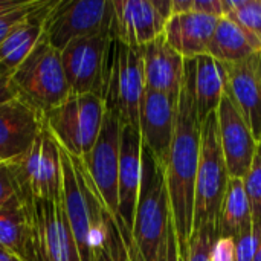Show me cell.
<instances>
[{"label": "cell", "instance_id": "6da1fadb", "mask_svg": "<svg viewBox=\"0 0 261 261\" xmlns=\"http://www.w3.org/2000/svg\"><path fill=\"white\" fill-rule=\"evenodd\" d=\"M200 141L202 122L197 115L191 78L185 70L176 115L174 136L165 164L171 217L176 226L182 257L188 252V242L193 234L194 193L200 161Z\"/></svg>", "mask_w": 261, "mask_h": 261}, {"label": "cell", "instance_id": "7a4b0ae2", "mask_svg": "<svg viewBox=\"0 0 261 261\" xmlns=\"http://www.w3.org/2000/svg\"><path fill=\"white\" fill-rule=\"evenodd\" d=\"M61 200L81 261H99L109 246L121 236L118 220L104 206L84 164L61 148Z\"/></svg>", "mask_w": 261, "mask_h": 261}, {"label": "cell", "instance_id": "3957f363", "mask_svg": "<svg viewBox=\"0 0 261 261\" xmlns=\"http://www.w3.org/2000/svg\"><path fill=\"white\" fill-rule=\"evenodd\" d=\"M171 219L165 167L142 144V176L132 231L144 261H156Z\"/></svg>", "mask_w": 261, "mask_h": 261}, {"label": "cell", "instance_id": "277c9868", "mask_svg": "<svg viewBox=\"0 0 261 261\" xmlns=\"http://www.w3.org/2000/svg\"><path fill=\"white\" fill-rule=\"evenodd\" d=\"M11 81L17 96L41 115L57 109L70 95L61 54L44 38L11 75Z\"/></svg>", "mask_w": 261, "mask_h": 261}, {"label": "cell", "instance_id": "5b68a950", "mask_svg": "<svg viewBox=\"0 0 261 261\" xmlns=\"http://www.w3.org/2000/svg\"><path fill=\"white\" fill-rule=\"evenodd\" d=\"M15 196L21 200H57L63 191V164L60 144L46 122L34 144L20 158L8 162Z\"/></svg>", "mask_w": 261, "mask_h": 261}, {"label": "cell", "instance_id": "8992f818", "mask_svg": "<svg viewBox=\"0 0 261 261\" xmlns=\"http://www.w3.org/2000/svg\"><path fill=\"white\" fill-rule=\"evenodd\" d=\"M104 116L106 101L101 95H69L63 104L44 115V122L61 148L83 159L96 144Z\"/></svg>", "mask_w": 261, "mask_h": 261}, {"label": "cell", "instance_id": "52a82bcc", "mask_svg": "<svg viewBox=\"0 0 261 261\" xmlns=\"http://www.w3.org/2000/svg\"><path fill=\"white\" fill-rule=\"evenodd\" d=\"M228 180L229 173L220 144L217 112H214L202 122L200 161L194 193L193 232L210 223L217 226Z\"/></svg>", "mask_w": 261, "mask_h": 261}, {"label": "cell", "instance_id": "ba28073f", "mask_svg": "<svg viewBox=\"0 0 261 261\" xmlns=\"http://www.w3.org/2000/svg\"><path fill=\"white\" fill-rule=\"evenodd\" d=\"M109 70L104 87L106 110L113 112L122 125L138 128L139 106L145 90L144 58L139 47L112 41Z\"/></svg>", "mask_w": 261, "mask_h": 261}, {"label": "cell", "instance_id": "9c48e42d", "mask_svg": "<svg viewBox=\"0 0 261 261\" xmlns=\"http://www.w3.org/2000/svg\"><path fill=\"white\" fill-rule=\"evenodd\" d=\"M113 0H52L44 20V40L58 52L83 37L112 34Z\"/></svg>", "mask_w": 261, "mask_h": 261}, {"label": "cell", "instance_id": "30bf717a", "mask_svg": "<svg viewBox=\"0 0 261 261\" xmlns=\"http://www.w3.org/2000/svg\"><path fill=\"white\" fill-rule=\"evenodd\" d=\"M21 202L29 220L28 261H81L61 199Z\"/></svg>", "mask_w": 261, "mask_h": 261}, {"label": "cell", "instance_id": "8fae6325", "mask_svg": "<svg viewBox=\"0 0 261 261\" xmlns=\"http://www.w3.org/2000/svg\"><path fill=\"white\" fill-rule=\"evenodd\" d=\"M112 41L110 32L83 37L70 41L60 52L70 95H104Z\"/></svg>", "mask_w": 261, "mask_h": 261}, {"label": "cell", "instance_id": "7c38bea8", "mask_svg": "<svg viewBox=\"0 0 261 261\" xmlns=\"http://www.w3.org/2000/svg\"><path fill=\"white\" fill-rule=\"evenodd\" d=\"M121 130L122 122L119 121V118L113 112L106 110L98 141L90 150V153L81 159L104 206L116 220Z\"/></svg>", "mask_w": 261, "mask_h": 261}, {"label": "cell", "instance_id": "4fadbf2b", "mask_svg": "<svg viewBox=\"0 0 261 261\" xmlns=\"http://www.w3.org/2000/svg\"><path fill=\"white\" fill-rule=\"evenodd\" d=\"M179 96L145 87L139 106L138 128L142 144L150 148V151L161 164H164V167L167 164L174 136Z\"/></svg>", "mask_w": 261, "mask_h": 261}, {"label": "cell", "instance_id": "5bb4252c", "mask_svg": "<svg viewBox=\"0 0 261 261\" xmlns=\"http://www.w3.org/2000/svg\"><path fill=\"white\" fill-rule=\"evenodd\" d=\"M217 121L220 144L229 177L243 179L252 165L258 142L255 141L242 113L226 95H223L217 109Z\"/></svg>", "mask_w": 261, "mask_h": 261}, {"label": "cell", "instance_id": "9a60e30c", "mask_svg": "<svg viewBox=\"0 0 261 261\" xmlns=\"http://www.w3.org/2000/svg\"><path fill=\"white\" fill-rule=\"evenodd\" d=\"M225 95L248 122L255 141L261 144V50L249 58L225 64Z\"/></svg>", "mask_w": 261, "mask_h": 261}, {"label": "cell", "instance_id": "2e32d148", "mask_svg": "<svg viewBox=\"0 0 261 261\" xmlns=\"http://www.w3.org/2000/svg\"><path fill=\"white\" fill-rule=\"evenodd\" d=\"M112 37L130 47L145 46L165 32L167 18L153 0H113Z\"/></svg>", "mask_w": 261, "mask_h": 261}, {"label": "cell", "instance_id": "e0dca14e", "mask_svg": "<svg viewBox=\"0 0 261 261\" xmlns=\"http://www.w3.org/2000/svg\"><path fill=\"white\" fill-rule=\"evenodd\" d=\"M142 176V138L139 128L122 125L118 174V223L132 234Z\"/></svg>", "mask_w": 261, "mask_h": 261}, {"label": "cell", "instance_id": "ac0fdd59", "mask_svg": "<svg viewBox=\"0 0 261 261\" xmlns=\"http://www.w3.org/2000/svg\"><path fill=\"white\" fill-rule=\"evenodd\" d=\"M44 127V115L21 98L0 106V162L24 154Z\"/></svg>", "mask_w": 261, "mask_h": 261}, {"label": "cell", "instance_id": "d6986e66", "mask_svg": "<svg viewBox=\"0 0 261 261\" xmlns=\"http://www.w3.org/2000/svg\"><path fill=\"white\" fill-rule=\"evenodd\" d=\"M139 49L144 58L145 87L179 96L185 75V58L167 43L164 35Z\"/></svg>", "mask_w": 261, "mask_h": 261}, {"label": "cell", "instance_id": "ffe728a7", "mask_svg": "<svg viewBox=\"0 0 261 261\" xmlns=\"http://www.w3.org/2000/svg\"><path fill=\"white\" fill-rule=\"evenodd\" d=\"M219 17L185 12L171 15L167 21L164 37L167 43L185 60L206 55L217 26Z\"/></svg>", "mask_w": 261, "mask_h": 261}, {"label": "cell", "instance_id": "44dd1931", "mask_svg": "<svg viewBox=\"0 0 261 261\" xmlns=\"http://www.w3.org/2000/svg\"><path fill=\"white\" fill-rule=\"evenodd\" d=\"M185 70L191 78L199 119L200 122H203L211 113L217 112L225 95V63L206 54L185 60Z\"/></svg>", "mask_w": 261, "mask_h": 261}, {"label": "cell", "instance_id": "7402d4cb", "mask_svg": "<svg viewBox=\"0 0 261 261\" xmlns=\"http://www.w3.org/2000/svg\"><path fill=\"white\" fill-rule=\"evenodd\" d=\"M50 2L44 0L0 43V72L11 76L44 38V20Z\"/></svg>", "mask_w": 261, "mask_h": 261}, {"label": "cell", "instance_id": "603a6c76", "mask_svg": "<svg viewBox=\"0 0 261 261\" xmlns=\"http://www.w3.org/2000/svg\"><path fill=\"white\" fill-rule=\"evenodd\" d=\"M258 50H261V41L257 37L228 17L219 18L208 50L211 57L229 64L243 61Z\"/></svg>", "mask_w": 261, "mask_h": 261}, {"label": "cell", "instance_id": "cb8c5ba5", "mask_svg": "<svg viewBox=\"0 0 261 261\" xmlns=\"http://www.w3.org/2000/svg\"><path fill=\"white\" fill-rule=\"evenodd\" d=\"M252 226H254L252 211H251L243 179L229 177L225 197L222 202L217 226H216L217 234L219 237L236 239Z\"/></svg>", "mask_w": 261, "mask_h": 261}, {"label": "cell", "instance_id": "d4e9b609", "mask_svg": "<svg viewBox=\"0 0 261 261\" xmlns=\"http://www.w3.org/2000/svg\"><path fill=\"white\" fill-rule=\"evenodd\" d=\"M0 249L29 260V220L23 202L14 196L0 206Z\"/></svg>", "mask_w": 261, "mask_h": 261}, {"label": "cell", "instance_id": "484cf974", "mask_svg": "<svg viewBox=\"0 0 261 261\" xmlns=\"http://www.w3.org/2000/svg\"><path fill=\"white\" fill-rule=\"evenodd\" d=\"M223 17L231 18L261 41V0H222Z\"/></svg>", "mask_w": 261, "mask_h": 261}, {"label": "cell", "instance_id": "4316f807", "mask_svg": "<svg viewBox=\"0 0 261 261\" xmlns=\"http://www.w3.org/2000/svg\"><path fill=\"white\" fill-rule=\"evenodd\" d=\"M217 237H219L217 228L213 223L205 225L200 229L194 231L188 242V252L185 255V260L213 261L211 251H213V246H214V242L217 240Z\"/></svg>", "mask_w": 261, "mask_h": 261}, {"label": "cell", "instance_id": "83f0119b", "mask_svg": "<svg viewBox=\"0 0 261 261\" xmlns=\"http://www.w3.org/2000/svg\"><path fill=\"white\" fill-rule=\"evenodd\" d=\"M245 190L249 199L252 220L257 223L261 222V144H258L257 153L254 156L252 165L248 174L243 177Z\"/></svg>", "mask_w": 261, "mask_h": 261}, {"label": "cell", "instance_id": "f1b7e54d", "mask_svg": "<svg viewBox=\"0 0 261 261\" xmlns=\"http://www.w3.org/2000/svg\"><path fill=\"white\" fill-rule=\"evenodd\" d=\"M43 2L44 0H28L21 6H17L11 11L0 14V43Z\"/></svg>", "mask_w": 261, "mask_h": 261}, {"label": "cell", "instance_id": "f546056e", "mask_svg": "<svg viewBox=\"0 0 261 261\" xmlns=\"http://www.w3.org/2000/svg\"><path fill=\"white\" fill-rule=\"evenodd\" d=\"M236 240V257L237 261H254L258 246V232L255 225L242 232Z\"/></svg>", "mask_w": 261, "mask_h": 261}, {"label": "cell", "instance_id": "4dcf8cb0", "mask_svg": "<svg viewBox=\"0 0 261 261\" xmlns=\"http://www.w3.org/2000/svg\"><path fill=\"white\" fill-rule=\"evenodd\" d=\"M156 261H180V251H179V240L176 234V226L173 217L170 219L167 236L159 246Z\"/></svg>", "mask_w": 261, "mask_h": 261}, {"label": "cell", "instance_id": "1f68e13d", "mask_svg": "<svg viewBox=\"0 0 261 261\" xmlns=\"http://www.w3.org/2000/svg\"><path fill=\"white\" fill-rule=\"evenodd\" d=\"M213 261H237L236 240L232 237H217L211 251Z\"/></svg>", "mask_w": 261, "mask_h": 261}, {"label": "cell", "instance_id": "d6a6232c", "mask_svg": "<svg viewBox=\"0 0 261 261\" xmlns=\"http://www.w3.org/2000/svg\"><path fill=\"white\" fill-rule=\"evenodd\" d=\"M15 196V184L8 162H0V206Z\"/></svg>", "mask_w": 261, "mask_h": 261}, {"label": "cell", "instance_id": "836d02e7", "mask_svg": "<svg viewBox=\"0 0 261 261\" xmlns=\"http://www.w3.org/2000/svg\"><path fill=\"white\" fill-rule=\"evenodd\" d=\"M188 12L206 14L213 17H223L222 0H188Z\"/></svg>", "mask_w": 261, "mask_h": 261}, {"label": "cell", "instance_id": "e575fe53", "mask_svg": "<svg viewBox=\"0 0 261 261\" xmlns=\"http://www.w3.org/2000/svg\"><path fill=\"white\" fill-rule=\"evenodd\" d=\"M99 261H130L128 252H127V246H125V240L124 236H121L119 239H116L109 249L101 255Z\"/></svg>", "mask_w": 261, "mask_h": 261}, {"label": "cell", "instance_id": "d590c367", "mask_svg": "<svg viewBox=\"0 0 261 261\" xmlns=\"http://www.w3.org/2000/svg\"><path fill=\"white\" fill-rule=\"evenodd\" d=\"M17 98V90L11 81V76L0 72V106Z\"/></svg>", "mask_w": 261, "mask_h": 261}, {"label": "cell", "instance_id": "8d00e7d4", "mask_svg": "<svg viewBox=\"0 0 261 261\" xmlns=\"http://www.w3.org/2000/svg\"><path fill=\"white\" fill-rule=\"evenodd\" d=\"M28 0H0V14L11 11L17 6H21L23 3H26Z\"/></svg>", "mask_w": 261, "mask_h": 261}, {"label": "cell", "instance_id": "74e56055", "mask_svg": "<svg viewBox=\"0 0 261 261\" xmlns=\"http://www.w3.org/2000/svg\"><path fill=\"white\" fill-rule=\"evenodd\" d=\"M254 225H255V229H257V232H258V246H257V254H255V258L254 261H261V222H254Z\"/></svg>", "mask_w": 261, "mask_h": 261}, {"label": "cell", "instance_id": "f35d334b", "mask_svg": "<svg viewBox=\"0 0 261 261\" xmlns=\"http://www.w3.org/2000/svg\"><path fill=\"white\" fill-rule=\"evenodd\" d=\"M0 261H21V260H20V258H17V257H14L12 254H9V252H6V251L0 249Z\"/></svg>", "mask_w": 261, "mask_h": 261}]
</instances>
